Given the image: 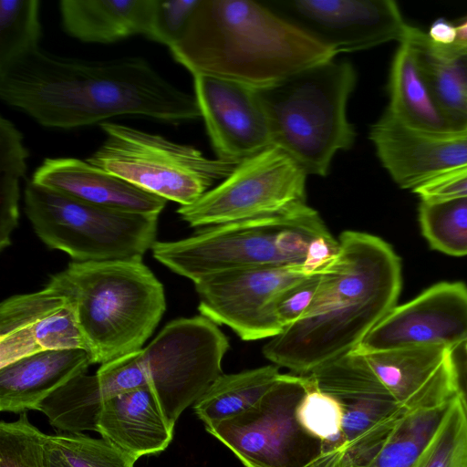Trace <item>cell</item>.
Masks as SVG:
<instances>
[{
  "instance_id": "6da1fadb",
  "label": "cell",
  "mask_w": 467,
  "mask_h": 467,
  "mask_svg": "<svg viewBox=\"0 0 467 467\" xmlns=\"http://www.w3.org/2000/svg\"><path fill=\"white\" fill-rule=\"evenodd\" d=\"M0 98L47 128L73 129L126 115L168 122L202 117L194 95L142 57L85 60L39 47L0 69Z\"/></svg>"
},
{
  "instance_id": "7a4b0ae2",
  "label": "cell",
  "mask_w": 467,
  "mask_h": 467,
  "mask_svg": "<svg viewBox=\"0 0 467 467\" xmlns=\"http://www.w3.org/2000/svg\"><path fill=\"white\" fill-rule=\"evenodd\" d=\"M337 254L321 270L315 297L305 315L264 346L278 367L306 375L357 348L396 306L401 264L379 236L347 230Z\"/></svg>"
},
{
  "instance_id": "3957f363",
  "label": "cell",
  "mask_w": 467,
  "mask_h": 467,
  "mask_svg": "<svg viewBox=\"0 0 467 467\" xmlns=\"http://www.w3.org/2000/svg\"><path fill=\"white\" fill-rule=\"evenodd\" d=\"M170 51L192 76L254 88L337 56L262 1L253 0H201Z\"/></svg>"
},
{
  "instance_id": "277c9868",
  "label": "cell",
  "mask_w": 467,
  "mask_h": 467,
  "mask_svg": "<svg viewBox=\"0 0 467 467\" xmlns=\"http://www.w3.org/2000/svg\"><path fill=\"white\" fill-rule=\"evenodd\" d=\"M47 285L73 303L93 364L143 348L166 309L163 285L142 260L72 262Z\"/></svg>"
},
{
  "instance_id": "5b68a950",
  "label": "cell",
  "mask_w": 467,
  "mask_h": 467,
  "mask_svg": "<svg viewBox=\"0 0 467 467\" xmlns=\"http://www.w3.org/2000/svg\"><path fill=\"white\" fill-rule=\"evenodd\" d=\"M357 81L351 63L330 59L255 88L273 145L307 175L327 176L336 153L353 147L357 132L347 108Z\"/></svg>"
},
{
  "instance_id": "8992f818",
  "label": "cell",
  "mask_w": 467,
  "mask_h": 467,
  "mask_svg": "<svg viewBox=\"0 0 467 467\" xmlns=\"http://www.w3.org/2000/svg\"><path fill=\"white\" fill-rule=\"evenodd\" d=\"M318 212L302 203L283 213L228 223L173 242H155L153 257L193 283L239 269L302 265L310 242L328 235Z\"/></svg>"
},
{
  "instance_id": "52a82bcc",
  "label": "cell",
  "mask_w": 467,
  "mask_h": 467,
  "mask_svg": "<svg viewBox=\"0 0 467 467\" xmlns=\"http://www.w3.org/2000/svg\"><path fill=\"white\" fill-rule=\"evenodd\" d=\"M25 212L47 247L78 263L142 260L156 242L159 215L106 209L32 180L25 189Z\"/></svg>"
},
{
  "instance_id": "ba28073f",
  "label": "cell",
  "mask_w": 467,
  "mask_h": 467,
  "mask_svg": "<svg viewBox=\"0 0 467 467\" xmlns=\"http://www.w3.org/2000/svg\"><path fill=\"white\" fill-rule=\"evenodd\" d=\"M99 125L106 138L87 161L181 206L195 202L238 164L207 158L192 146L132 127Z\"/></svg>"
},
{
  "instance_id": "9c48e42d",
  "label": "cell",
  "mask_w": 467,
  "mask_h": 467,
  "mask_svg": "<svg viewBox=\"0 0 467 467\" xmlns=\"http://www.w3.org/2000/svg\"><path fill=\"white\" fill-rule=\"evenodd\" d=\"M306 383V375L282 374L248 410L205 429L245 467H313L323 443L296 416Z\"/></svg>"
},
{
  "instance_id": "30bf717a",
  "label": "cell",
  "mask_w": 467,
  "mask_h": 467,
  "mask_svg": "<svg viewBox=\"0 0 467 467\" xmlns=\"http://www.w3.org/2000/svg\"><path fill=\"white\" fill-rule=\"evenodd\" d=\"M305 170L272 145L239 162L216 187L177 213L192 227L269 216L306 203Z\"/></svg>"
},
{
  "instance_id": "8fae6325",
  "label": "cell",
  "mask_w": 467,
  "mask_h": 467,
  "mask_svg": "<svg viewBox=\"0 0 467 467\" xmlns=\"http://www.w3.org/2000/svg\"><path fill=\"white\" fill-rule=\"evenodd\" d=\"M229 348L218 326L201 315L171 321L141 348L149 387L170 422L175 425L183 410L223 374Z\"/></svg>"
},
{
  "instance_id": "7c38bea8",
  "label": "cell",
  "mask_w": 467,
  "mask_h": 467,
  "mask_svg": "<svg viewBox=\"0 0 467 467\" xmlns=\"http://www.w3.org/2000/svg\"><path fill=\"white\" fill-rule=\"evenodd\" d=\"M308 375L342 410V446L334 467L366 466L408 411L352 350Z\"/></svg>"
},
{
  "instance_id": "4fadbf2b",
  "label": "cell",
  "mask_w": 467,
  "mask_h": 467,
  "mask_svg": "<svg viewBox=\"0 0 467 467\" xmlns=\"http://www.w3.org/2000/svg\"><path fill=\"white\" fill-rule=\"evenodd\" d=\"M306 276L302 265L246 268L210 275L194 283L198 309L216 325L230 327L242 340L272 338L284 330L273 311L274 299Z\"/></svg>"
},
{
  "instance_id": "5bb4252c",
  "label": "cell",
  "mask_w": 467,
  "mask_h": 467,
  "mask_svg": "<svg viewBox=\"0 0 467 467\" xmlns=\"http://www.w3.org/2000/svg\"><path fill=\"white\" fill-rule=\"evenodd\" d=\"M262 3L332 50L356 52L402 42L410 25L391 0H264Z\"/></svg>"
},
{
  "instance_id": "9a60e30c",
  "label": "cell",
  "mask_w": 467,
  "mask_h": 467,
  "mask_svg": "<svg viewBox=\"0 0 467 467\" xmlns=\"http://www.w3.org/2000/svg\"><path fill=\"white\" fill-rule=\"evenodd\" d=\"M466 342L467 286L462 282H441L393 307L352 350L359 353L413 348L453 350Z\"/></svg>"
},
{
  "instance_id": "2e32d148",
  "label": "cell",
  "mask_w": 467,
  "mask_h": 467,
  "mask_svg": "<svg viewBox=\"0 0 467 467\" xmlns=\"http://www.w3.org/2000/svg\"><path fill=\"white\" fill-rule=\"evenodd\" d=\"M369 140L380 163L402 189L414 191L467 164V127L418 130L385 110L371 125Z\"/></svg>"
},
{
  "instance_id": "e0dca14e",
  "label": "cell",
  "mask_w": 467,
  "mask_h": 467,
  "mask_svg": "<svg viewBox=\"0 0 467 467\" xmlns=\"http://www.w3.org/2000/svg\"><path fill=\"white\" fill-rule=\"evenodd\" d=\"M193 87L217 159L239 163L273 145L255 88L207 75L193 76Z\"/></svg>"
},
{
  "instance_id": "ac0fdd59",
  "label": "cell",
  "mask_w": 467,
  "mask_h": 467,
  "mask_svg": "<svg viewBox=\"0 0 467 467\" xmlns=\"http://www.w3.org/2000/svg\"><path fill=\"white\" fill-rule=\"evenodd\" d=\"M86 350L71 300L46 285L12 296L0 305V368L24 357L56 349Z\"/></svg>"
},
{
  "instance_id": "d6986e66",
  "label": "cell",
  "mask_w": 467,
  "mask_h": 467,
  "mask_svg": "<svg viewBox=\"0 0 467 467\" xmlns=\"http://www.w3.org/2000/svg\"><path fill=\"white\" fill-rule=\"evenodd\" d=\"M452 351L413 348L354 352L361 355L397 403L411 411L447 405L459 394Z\"/></svg>"
},
{
  "instance_id": "ffe728a7",
  "label": "cell",
  "mask_w": 467,
  "mask_h": 467,
  "mask_svg": "<svg viewBox=\"0 0 467 467\" xmlns=\"http://www.w3.org/2000/svg\"><path fill=\"white\" fill-rule=\"evenodd\" d=\"M32 181L82 202L125 213L159 215L167 202L87 160L76 158L45 159Z\"/></svg>"
},
{
  "instance_id": "44dd1931",
  "label": "cell",
  "mask_w": 467,
  "mask_h": 467,
  "mask_svg": "<svg viewBox=\"0 0 467 467\" xmlns=\"http://www.w3.org/2000/svg\"><path fill=\"white\" fill-rule=\"evenodd\" d=\"M174 426L154 392L145 387L107 399L96 431L137 461L163 451L172 440Z\"/></svg>"
},
{
  "instance_id": "7402d4cb",
  "label": "cell",
  "mask_w": 467,
  "mask_h": 467,
  "mask_svg": "<svg viewBox=\"0 0 467 467\" xmlns=\"http://www.w3.org/2000/svg\"><path fill=\"white\" fill-rule=\"evenodd\" d=\"M93 364L82 348L45 350L0 368V410L23 413L36 407Z\"/></svg>"
},
{
  "instance_id": "603a6c76",
  "label": "cell",
  "mask_w": 467,
  "mask_h": 467,
  "mask_svg": "<svg viewBox=\"0 0 467 467\" xmlns=\"http://www.w3.org/2000/svg\"><path fill=\"white\" fill-rule=\"evenodd\" d=\"M157 0H62L64 30L87 43L109 44L141 34L147 36Z\"/></svg>"
},
{
  "instance_id": "cb8c5ba5",
  "label": "cell",
  "mask_w": 467,
  "mask_h": 467,
  "mask_svg": "<svg viewBox=\"0 0 467 467\" xmlns=\"http://www.w3.org/2000/svg\"><path fill=\"white\" fill-rule=\"evenodd\" d=\"M389 103L386 110L404 125L423 130L454 128L432 98L419 67L414 48L400 42L389 78Z\"/></svg>"
},
{
  "instance_id": "d4e9b609",
  "label": "cell",
  "mask_w": 467,
  "mask_h": 467,
  "mask_svg": "<svg viewBox=\"0 0 467 467\" xmlns=\"http://www.w3.org/2000/svg\"><path fill=\"white\" fill-rule=\"evenodd\" d=\"M403 41L414 48L421 76L441 111L454 128L467 127V57H443L431 47L426 32L410 25Z\"/></svg>"
},
{
  "instance_id": "484cf974",
  "label": "cell",
  "mask_w": 467,
  "mask_h": 467,
  "mask_svg": "<svg viewBox=\"0 0 467 467\" xmlns=\"http://www.w3.org/2000/svg\"><path fill=\"white\" fill-rule=\"evenodd\" d=\"M116 396L109 377L100 369L92 376L81 374L57 389L36 409L62 432L96 431L103 402Z\"/></svg>"
},
{
  "instance_id": "4316f807",
  "label": "cell",
  "mask_w": 467,
  "mask_h": 467,
  "mask_svg": "<svg viewBox=\"0 0 467 467\" xmlns=\"http://www.w3.org/2000/svg\"><path fill=\"white\" fill-rule=\"evenodd\" d=\"M279 367L267 365L234 374H221L193 404L205 428L252 408L281 377Z\"/></svg>"
},
{
  "instance_id": "83f0119b",
  "label": "cell",
  "mask_w": 467,
  "mask_h": 467,
  "mask_svg": "<svg viewBox=\"0 0 467 467\" xmlns=\"http://www.w3.org/2000/svg\"><path fill=\"white\" fill-rule=\"evenodd\" d=\"M449 404L406 412L364 467H413L435 434Z\"/></svg>"
},
{
  "instance_id": "f1b7e54d",
  "label": "cell",
  "mask_w": 467,
  "mask_h": 467,
  "mask_svg": "<svg viewBox=\"0 0 467 467\" xmlns=\"http://www.w3.org/2000/svg\"><path fill=\"white\" fill-rule=\"evenodd\" d=\"M28 151L23 136L7 119L0 117V249L11 244L17 226L20 197L19 181L26 171Z\"/></svg>"
},
{
  "instance_id": "f546056e",
  "label": "cell",
  "mask_w": 467,
  "mask_h": 467,
  "mask_svg": "<svg viewBox=\"0 0 467 467\" xmlns=\"http://www.w3.org/2000/svg\"><path fill=\"white\" fill-rule=\"evenodd\" d=\"M419 222L432 249L453 256L467 255V197L421 201Z\"/></svg>"
},
{
  "instance_id": "4dcf8cb0",
  "label": "cell",
  "mask_w": 467,
  "mask_h": 467,
  "mask_svg": "<svg viewBox=\"0 0 467 467\" xmlns=\"http://www.w3.org/2000/svg\"><path fill=\"white\" fill-rule=\"evenodd\" d=\"M38 0L0 1V69L38 47Z\"/></svg>"
},
{
  "instance_id": "1f68e13d",
  "label": "cell",
  "mask_w": 467,
  "mask_h": 467,
  "mask_svg": "<svg viewBox=\"0 0 467 467\" xmlns=\"http://www.w3.org/2000/svg\"><path fill=\"white\" fill-rule=\"evenodd\" d=\"M413 467H467V407L460 392Z\"/></svg>"
},
{
  "instance_id": "d6a6232c",
  "label": "cell",
  "mask_w": 467,
  "mask_h": 467,
  "mask_svg": "<svg viewBox=\"0 0 467 467\" xmlns=\"http://www.w3.org/2000/svg\"><path fill=\"white\" fill-rule=\"evenodd\" d=\"M47 435L34 426L26 412L16 421L0 422V467H48Z\"/></svg>"
},
{
  "instance_id": "836d02e7",
  "label": "cell",
  "mask_w": 467,
  "mask_h": 467,
  "mask_svg": "<svg viewBox=\"0 0 467 467\" xmlns=\"http://www.w3.org/2000/svg\"><path fill=\"white\" fill-rule=\"evenodd\" d=\"M70 467H134L136 460L105 439L84 433L60 432L47 436Z\"/></svg>"
},
{
  "instance_id": "e575fe53",
  "label": "cell",
  "mask_w": 467,
  "mask_h": 467,
  "mask_svg": "<svg viewBox=\"0 0 467 467\" xmlns=\"http://www.w3.org/2000/svg\"><path fill=\"white\" fill-rule=\"evenodd\" d=\"M201 0H157L147 37L169 48L182 36Z\"/></svg>"
},
{
  "instance_id": "d590c367",
  "label": "cell",
  "mask_w": 467,
  "mask_h": 467,
  "mask_svg": "<svg viewBox=\"0 0 467 467\" xmlns=\"http://www.w3.org/2000/svg\"><path fill=\"white\" fill-rule=\"evenodd\" d=\"M321 270L287 286L274 299L273 311L284 329L308 309L320 283Z\"/></svg>"
},
{
  "instance_id": "8d00e7d4",
  "label": "cell",
  "mask_w": 467,
  "mask_h": 467,
  "mask_svg": "<svg viewBox=\"0 0 467 467\" xmlns=\"http://www.w3.org/2000/svg\"><path fill=\"white\" fill-rule=\"evenodd\" d=\"M420 201L438 202L467 197V164L444 173L414 191Z\"/></svg>"
},
{
  "instance_id": "74e56055",
  "label": "cell",
  "mask_w": 467,
  "mask_h": 467,
  "mask_svg": "<svg viewBox=\"0 0 467 467\" xmlns=\"http://www.w3.org/2000/svg\"><path fill=\"white\" fill-rule=\"evenodd\" d=\"M339 243L331 234L313 239L306 250L302 269L313 275L327 265L338 253Z\"/></svg>"
},
{
  "instance_id": "f35d334b",
  "label": "cell",
  "mask_w": 467,
  "mask_h": 467,
  "mask_svg": "<svg viewBox=\"0 0 467 467\" xmlns=\"http://www.w3.org/2000/svg\"><path fill=\"white\" fill-rule=\"evenodd\" d=\"M426 35L434 48L444 49L453 44L456 26L445 18H438L432 22Z\"/></svg>"
},
{
  "instance_id": "ab89813d",
  "label": "cell",
  "mask_w": 467,
  "mask_h": 467,
  "mask_svg": "<svg viewBox=\"0 0 467 467\" xmlns=\"http://www.w3.org/2000/svg\"><path fill=\"white\" fill-rule=\"evenodd\" d=\"M455 26L456 36L453 44L451 47L444 49H436L430 43L431 47L437 53L449 58L467 57V16Z\"/></svg>"
},
{
  "instance_id": "60d3db41",
  "label": "cell",
  "mask_w": 467,
  "mask_h": 467,
  "mask_svg": "<svg viewBox=\"0 0 467 467\" xmlns=\"http://www.w3.org/2000/svg\"><path fill=\"white\" fill-rule=\"evenodd\" d=\"M460 393L467 407V342L452 351Z\"/></svg>"
},
{
  "instance_id": "b9f144b4",
  "label": "cell",
  "mask_w": 467,
  "mask_h": 467,
  "mask_svg": "<svg viewBox=\"0 0 467 467\" xmlns=\"http://www.w3.org/2000/svg\"><path fill=\"white\" fill-rule=\"evenodd\" d=\"M46 451L48 467H70L58 449L49 441L48 438L46 444Z\"/></svg>"
},
{
  "instance_id": "7bdbcfd3",
  "label": "cell",
  "mask_w": 467,
  "mask_h": 467,
  "mask_svg": "<svg viewBox=\"0 0 467 467\" xmlns=\"http://www.w3.org/2000/svg\"><path fill=\"white\" fill-rule=\"evenodd\" d=\"M340 467H358V466H355V465H345V466H340Z\"/></svg>"
}]
</instances>
